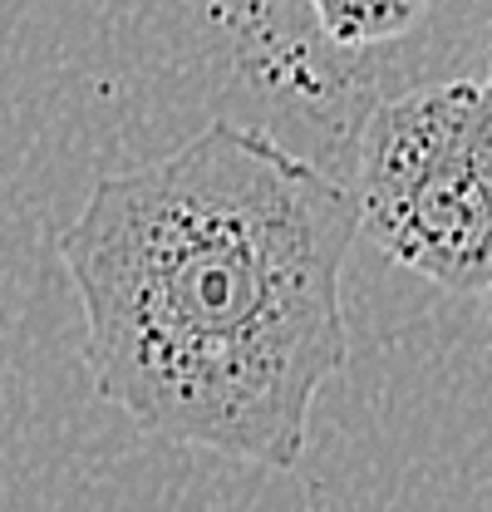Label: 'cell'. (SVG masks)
Here are the masks:
<instances>
[{
    "instance_id": "5b68a950",
    "label": "cell",
    "mask_w": 492,
    "mask_h": 512,
    "mask_svg": "<svg viewBox=\"0 0 492 512\" xmlns=\"http://www.w3.org/2000/svg\"><path fill=\"white\" fill-rule=\"evenodd\" d=\"M488 79H492V40H488Z\"/></svg>"
},
{
    "instance_id": "3957f363",
    "label": "cell",
    "mask_w": 492,
    "mask_h": 512,
    "mask_svg": "<svg viewBox=\"0 0 492 512\" xmlns=\"http://www.w3.org/2000/svg\"><path fill=\"white\" fill-rule=\"evenodd\" d=\"M310 15L325 30V40L365 50L409 35L429 15V0H310Z\"/></svg>"
},
{
    "instance_id": "7a4b0ae2",
    "label": "cell",
    "mask_w": 492,
    "mask_h": 512,
    "mask_svg": "<svg viewBox=\"0 0 492 512\" xmlns=\"http://www.w3.org/2000/svg\"><path fill=\"white\" fill-rule=\"evenodd\" d=\"M360 222L374 247L448 296L492 286V79L419 84L360 133Z\"/></svg>"
},
{
    "instance_id": "6da1fadb",
    "label": "cell",
    "mask_w": 492,
    "mask_h": 512,
    "mask_svg": "<svg viewBox=\"0 0 492 512\" xmlns=\"http://www.w3.org/2000/svg\"><path fill=\"white\" fill-rule=\"evenodd\" d=\"M360 227L355 188L232 119L99 178L60 232L94 394L168 444L296 468L350 360Z\"/></svg>"
},
{
    "instance_id": "277c9868",
    "label": "cell",
    "mask_w": 492,
    "mask_h": 512,
    "mask_svg": "<svg viewBox=\"0 0 492 512\" xmlns=\"http://www.w3.org/2000/svg\"><path fill=\"white\" fill-rule=\"evenodd\" d=\"M483 316L492 320V286H488V291H483Z\"/></svg>"
}]
</instances>
